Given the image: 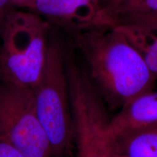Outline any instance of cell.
<instances>
[{"label":"cell","mask_w":157,"mask_h":157,"mask_svg":"<svg viewBox=\"0 0 157 157\" xmlns=\"http://www.w3.org/2000/svg\"><path fill=\"white\" fill-rule=\"evenodd\" d=\"M74 41L86 62L88 76L109 111H119L154 90L156 77L117 25L75 31Z\"/></svg>","instance_id":"obj_1"},{"label":"cell","mask_w":157,"mask_h":157,"mask_svg":"<svg viewBox=\"0 0 157 157\" xmlns=\"http://www.w3.org/2000/svg\"><path fill=\"white\" fill-rule=\"evenodd\" d=\"M104 142L105 156L157 157V124L124 129L105 137Z\"/></svg>","instance_id":"obj_6"},{"label":"cell","mask_w":157,"mask_h":157,"mask_svg":"<svg viewBox=\"0 0 157 157\" xmlns=\"http://www.w3.org/2000/svg\"><path fill=\"white\" fill-rule=\"evenodd\" d=\"M156 13L157 0H119L113 5L103 7L101 21L103 25H110L126 17Z\"/></svg>","instance_id":"obj_9"},{"label":"cell","mask_w":157,"mask_h":157,"mask_svg":"<svg viewBox=\"0 0 157 157\" xmlns=\"http://www.w3.org/2000/svg\"><path fill=\"white\" fill-rule=\"evenodd\" d=\"M108 157H111V156H108Z\"/></svg>","instance_id":"obj_17"},{"label":"cell","mask_w":157,"mask_h":157,"mask_svg":"<svg viewBox=\"0 0 157 157\" xmlns=\"http://www.w3.org/2000/svg\"><path fill=\"white\" fill-rule=\"evenodd\" d=\"M66 52L61 40L51 30L44 68L36 85L31 88L37 113L48 134L53 157H69L74 148Z\"/></svg>","instance_id":"obj_2"},{"label":"cell","mask_w":157,"mask_h":157,"mask_svg":"<svg viewBox=\"0 0 157 157\" xmlns=\"http://www.w3.org/2000/svg\"><path fill=\"white\" fill-rule=\"evenodd\" d=\"M0 138L24 157H53L31 88L0 81Z\"/></svg>","instance_id":"obj_4"},{"label":"cell","mask_w":157,"mask_h":157,"mask_svg":"<svg viewBox=\"0 0 157 157\" xmlns=\"http://www.w3.org/2000/svg\"><path fill=\"white\" fill-rule=\"evenodd\" d=\"M115 25L140 29H157V13L151 14L136 15L116 21Z\"/></svg>","instance_id":"obj_10"},{"label":"cell","mask_w":157,"mask_h":157,"mask_svg":"<svg viewBox=\"0 0 157 157\" xmlns=\"http://www.w3.org/2000/svg\"><path fill=\"white\" fill-rule=\"evenodd\" d=\"M52 24L31 10H14L0 35V81L32 88L46 60Z\"/></svg>","instance_id":"obj_3"},{"label":"cell","mask_w":157,"mask_h":157,"mask_svg":"<svg viewBox=\"0 0 157 157\" xmlns=\"http://www.w3.org/2000/svg\"><path fill=\"white\" fill-rule=\"evenodd\" d=\"M15 7L13 0H0V35L9 15Z\"/></svg>","instance_id":"obj_11"},{"label":"cell","mask_w":157,"mask_h":157,"mask_svg":"<svg viewBox=\"0 0 157 157\" xmlns=\"http://www.w3.org/2000/svg\"><path fill=\"white\" fill-rule=\"evenodd\" d=\"M103 9L100 0H36L33 12L74 32L94 27Z\"/></svg>","instance_id":"obj_5"},{"label":"cell","mask_w":157,"mask_h":157,"mask_svg":"<svg viewBox=\"0 0 157 157\" xmlns=\"http://www.w3.org/2000/svg\"><path fill=\"white\" fill-rule=\"evenodd\" d=\"M100 1H101V2L102 3V5H103V6L109 4L111 1H112V0H100Z\"/></svg>","instance_id":"obj_14"},{"label":"cell","mask_w":157,"mask_h":157,"mask_svg":"<svg viewBox=\"0 0 157 157\" xmlns=\"http://www.w3.org/2000/svg\"><path fill=\"white\" fill-rule=\"evenodd\" d=\"M105 157H108V156H105Z\"/></svg>","instance_id":"obj_16"},{"label":"cell","mask_w":157,"mask_h":157,"mask_svg":"<svg viewBox=\"0 0 157 157\" xmlns=\"http://www.w3.org/2000/svg\"><path fill=\"white\" fill-rule=\"evenodd\" d=\"M119 1V0H112V1L111 2H110L109 4H108L107 5V6H110V5H113V4H114V3H116L117 2H118Z\"/></svg>","instance_id":"obj_15"},{"label":"cell","mask_w":157,"mask_h":157,"mask_svg":"<svg viewBox=\"0 0 157 157\" xmlns=\"http://www.w3.org/2000/svg\"><path fill=\"white\" fill-rule=\"evenodd\" d=\"M126 35L142 55L145 62L157 79V29H140L114 25Z\"/></svg>","instance_id":"obj_8"},{"label":"cell","mask_w":157,"mask_h":157,"mask_svg":"<svg viewBox=\"0 0 157 157\" xmlns=\"http://www.w3.org/2000/svg\"><path fill=\"white\" fill-rule=\"evenodd\" d=\"M36 0H13V5L15 7L33 11Z\"/></svg>","instance_id":"obj_13"},{"label":"cell","mask_w":157,"mask_h":157,"mask_svg":"<svg viewBox=\"0 0 157 157\" xmlns=\"http://www.w3.org/2000/svg\"><path fill=\"white\" fill-rule=\"evenodd\" d=\"M0 157H24L13 145L0 138Z\"/></svg>","instance_id":"obj_12"},{"label":"cell","mask_w":157,"mask_h":157,"mask_svg":"<svg viewBox=\"0 0 157 157\" xmlns=\"http://www.w3.org/2000/svg\"><path fill=\"white\" fill-rule=\"evenodd\" d=\"M157 124V91L145 94L111 118L105 137L129 127Z\"/></svg>","instance_id":"obj_7"}]
</instances>
